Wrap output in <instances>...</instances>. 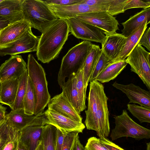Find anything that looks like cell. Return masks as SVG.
Returning a JSON list of instances; mask_svg holds the SVG:
<instances>
[{
    "label": "cell",
    "instance_id": "cell-19",
    "mask_svg": "<svg viewBox=\"0 0 150 150\" xmlns=\"http://www.w3.org/2000/svg\"><path fill=\"white\" fill-rule=\"evenodd\" d=\"M30 28L24 20L10 24L0 31V47L19 39Z\"/></svg>",
    "mask_w": 150,
    "mask_h": 150
},
{
    "label": "cell",
    "instance_id": "cell-39",
    "mask_svg": "<svg viewBox=\"0 0 150 150\" xmlns=\"http://www.w3.org/2000/svg\"><path fill=\"white\" fill-rule=\"evenodd\" d=\"M82 0H47L43 1L48 5L68 6L78 4Z\"/></svg>",
    "mask_w": 150,
    "mask_h": 150
},
{
    "label": "cell",
    "instance_id": "cell-34",
    "mask_svg": "<svg viewBox=\"0 0 150 150\" xmlns=\"http://www.w3.org/2000/svg\"><path fill=\"white\" fill-rule=\"evenodd\" d=\"M83 65L79 69L76 75V83L77 90L82 111L86 108V90L85 89L83 79Z\"/></svg>",
    "mask_w": 150,
    "mask_h": 150
},
{
    "label": "cell",
    "instance_id": "cell-49",
    "mask_svg": "<svg viewBox=\"0 0 150 150\" xmlns=\"http://www.w3.org/2000/svg\"><path fill=\"white\" fill-rule=\"evenodd\" d=\"M146 145V150H150V143H147Z\"/></svg>",
    "mask_w": 150,
    "mask_h": 150
},
{
    "label": "cell",
    "instance_id": "cell-22",
    "mask_svg": "<svg viewBox=\"0 0 150 150\" xmlns=\"http://www.w3.org/2000/svg\"><path fill=\"white\" fill-rule=\"evenodd\" d=\"M150 23V7L143 9L121 24L123 27L122 30V34L127 38L134 33L144 21Z\"/></svg>",
    "mask_w": 150,
    "mask_h": 150
},
{
    "label": "cell",
    "instance_id": "cell-29",
    "mask_svg": "<svg viewBox=\"0 0 150 150\" xmlns=\"http://www.w3.org/2000/svg\"><path fill=\"white\" fill-rule=\"evenodd\" d=\"M19 131L14 128L6 118L0 123V150L10 140L18 137Z\"/></svg>",
    "mask_w": 150,
    "mask_h": 150
},
{
    "label": "cell",
    "instance_id": "cell-3",
    "mask_svg": "<svg viewBox=\"0 0 150 150\" xmlns=\"http://www.w3.org/2000/svg\"><path fill=\"white\" fill-rule=\"evenodd\" d=\"M22 10L23 20L41 33L58 18L43 0H23Z\"/></svg>",
    "mask_w": 150,
    "mask_h": 150
},
{
    "label": "cell",
    "instance_id": "cell-6",
    "mask_svg": "<svg viewBox=\"0 0 150 150\" xmlns=\"http://www.w3.org/2000/svg\"><path fill=\"white\" fill-rule=\"evenodd\" d=\"M150 53L139 44L135 46L125 59L131 71L137 74L150 89Z\"/></svg>",
    "mask_w": 150,
    "mask_h": 150
},
{
    "label": "cell",
    "instance_id": "cell-16",
    "mask_svg": "<svg viewBox=\"0 0 150 150\" xmlns=\"http://www.w3.org/2000/svg\"><path fill=\"white\" fill-rule=\"evenodd\" d=\"M6 118L14 128L19 131L31 125H45L43 113L38 116L28 115L24 112L23 109L11 110L6 115Z\"/></svg>",
    "mask_w": 150,
    "mask_h": 150
},
{
    "label": "cell",
    "instance_id": "cell-10",
    "mask_svg": "<svg viewBox=\"0 0 150 150\" xmlns=\"http://www.w3.org/2000/svg\"><path fill=\"white\" fill-rule=\"evenodd\" d=\"M43 115L44 125H51L64 134L75 131L82 133L85 127L82 122L76 121L51 109H47Z\"/></svg>",
    "mask_w": 150,
    "mask_h": 150
},
{
    "label": "cell",
    "instance_id": "cell-14",
    "mask_svg": "<svg viewBox=\"0 0 150 150\" xmlns=\"http://www.w3.org/2000/svg\"><path fill=\"white\" fill-rule=\"evenodd\" d=\"M112 86L125 93L129 103H137L141 106L150 107V92L133 83L124 85L114 82Z\"/></svg>",
    "mask_w": 150,
    "mask_h": 150
},
{
    "label": "cell",
    "instance_id": "cell-28",
    "mask_svg": "<svg viewBox=\"0 0 150 150\" xmlns=\"http://www.w3.org/2000/svg\"><path fill=\"white\" fill-rule=\"evenodd\" d=\"M129 0H84L83 3L91 6L109 8L114 16L125 11L124 8Z\"/></svg>",
    "mask_w": 150,
    "mask_h": 150
},
{
    "label": "cell",
    "instance_id": "cell-47",
    "mask_svg": "<svg viewBox=\"0 0 150 150\" xmlns=\"http://www.w3.org/2000/svg\"><path fill=\"white\" fill-rule=\"evenodd\" d=\"M15 150H28L26 147L19 140Z\"/></svg>",
    "mask_w": 150,
    "mask_h": 150
},
{
    "label": "cell",
    "instance_id": "cell-21",
    "mask_svg": "<svg viewBox=\"0 0 150 150\" xmlns=\"http://www.w3.org/2000/svg\"><path fill=\"white\" fill-rule=\"evenodd\" d=\"M23 0H3L0 2V16L10 23L23 20L22 4Z\"/></svg>",
    "mask_w": 150,
    "mask_h": 150
},
{
    "label": "cell",
    "instance_id": "cell-40",
    "mask_svg": "<svg viewBox=\"0 0 150 150\" xmlns=\"http://www.w3.org/2000/svg\"><path fill=\"white\" fill-rule=\"evenodd\" d=\"M150 28H146L141 36L138 44L143 46L150 51Z\"/></svg>",
    "mask_w": 150,
    "mask_h": 150
},
{
    "label": "cell",
    "instance_id": "cell-18",
    "mask_svg": "<svg viewBox=\"0 0 150 150\" xmlns=\"http://www.w3.org/2000/svg\"><path fill=\"white\" fill-rule=\"evenodd\" d=\"M127 38L122 34L117 33L106 36L105 39L101 44L102 51L112 62L118 56L125 43Z\"/></svg>",
    "mask_w": 150,
    "mask_h": 150
},
{
    "label": "cell",
    "instance_id": "cell-38",
    "mask_svg": "<svg viewBox=\"0 0 150 150\" xmlns=\"http://www.w3.org/2000/svg\"><path fill=\"white\" fill-rule=\"evenodd\" d=\"M150 7V1L129 0L124 8L125 11L127 9L134 8H142L143 9Z\"/></svg>",
    "mask_w": 150,
    "mask_h": 150
},
{
    "label": "cell",
    "instance_id": "cell-31",
    "mask_svg": "<svg viewBox=\"0 0 150 150\" xmlns=\"http://www.w3.org/2000/svg\"><path fill=\"white\" fill-rule=\"evenodd\" d=\"M57 128L46 124L44 126L42 135L43 150H55Z\"/></svg>",
    "mask_w": 150,
    "mask_h": 150
},
{
    "label": "cell",
    "instance_id": "cell-11",
    "mask_svg": "<svg viewBox=\"0 0 150 150\" xmlns=\"http://www.w3.org/2000/svg\"><path fill=\"white\" fill-rule=\"evenodd\" d=\"M81 1L78 4L68 6L47 5L56 16L60 19H67L75 18L79 15L95 12L106 11L110 14H111L109 8L90 6Z\"/></svg>",
    "mask_w": 150,
    "mask_h": 150
},
{
    "label": "cell",
    "instance_id": "cell-48",
    "mask_svg": "<svg viewBox=\"0 0 150 150\" xmlns=\"http://www.w3.org/2000/svg\"><path fill=\"white\" fill-rule=\"evenodd\" d=\"M35 150H43V145L42 139H41Z\"/></svg>",
    "mask_w": 150,
    "mask_h": 150
},
{
    "label": "cell",
    "instance_id": "cell-30",
    "mask_svg": "<svg viewBox=\"0 0 150 150\" xmlns=\"http://www.w3.org/2000/svg\"><path fill=\"white\" fill-rule=\"evenodd\" d=\"M36 104V98L33 85L28 76L25 93L23 102V109L28 115H34Z\"/></svg>",
    "mask_w": 150,
    "mask_h": 150
},
{
    "label": "cell",
    "instance_id": "cell-1",
    "mask_svg": "<svg viewBox=\"0 0 150 150\" xmlns=\"http://www.w3.org/2000/svg\"><path fill=\"white\" fill-rule=\"evenodd\" d=\"M69 31L67 20L58 18L46 28L39 38L36 55L38 59L48 63L59 56L68 39Z\"/></svg>",
    "mask_w": 150,
    "mask_h": 150
},
{
    "label": "cell",
    "instance_id": "cell-43",
    "mask_svg": "<svg viewBox=\"0 0 150 150\" xmlns=\"http://www.w3.org/2000/svg\"><path fill=\"white\" fill-rule=\"evenodd\" d=\"M19 140V137L8 142L5 145L3 150H15Z\"/></svg>",
    "mask_w": 150,
    "mask_h": 150
},
{
    "label": "cell",
    "instance_id": "cell-50",
    "mask_svg": "<svg viewBox=\"0 0 150 150\" xmlns=\"http://www.w3.org/2000/svg\"><path fill=\"white\" fill-rule=\"evenodd\" d=\"M1 81L0 80V90H1Z\"/></svg>",
    "mask_w": 150,
    "mask_h": 150
},
{
    "label": "cell",
    "instance_id": "cell-35",
    "mask_svg": "<svg viewBox=\"0 0 150 150\" xmlns=\"http://www.w3.org/2000/svg\"><path fill=\"white\" fill-rule=\"evenodd\" d=\"M109 61L102 51L92 71L90 81L96 80L97 77L105 69L109 63Z\"/></svg>",
    "mask_w": 150,
    "mask_h": 150
},
{
    "label": "cell",
    "instance_id": "cell-23",
    "mask_svg": "<svg viewBox=\"0 0 150 150\" xmlns=\"http://www.w3.org/2000/svg\"><path fill=\"white\" fill-rule=\"evenodd\" d=\"M19 79L13 78L1 82L0 103L9 106L11 109L15 100Z\"/></svg>",
    "mask_w": 150,
    "mask_h": 150
},
{
    "label": "cell",
    "instance_id": "cell-32",
    "mask_svg": "<svg viewBox=\"0 0 150 150\" xmlns=\"http://www.w3.org/2000/svg\"><path fill=\"white\" fill-rule=\"evenodd\" d=\"M28 76L27 69L19 79L16 98L11 110L23 109V100L26 92Z\"/></svg>",
    "mask_w": 150,
    "mask_h": 150
},
{
    "label": "cell",
    "instance_id": "cell-51",
    "mask_svg": "<svg viewBox=\"0 0 150 150\" xmlns=\"http://www.w3.org/2000/svg\"><path fill=\"white\" fill-rule=\"evenodd\" d=\"M3 0H0V2H1Z\"/></svg>",
    "mask_w": 150,
    "mask_h": 150
},
{
    "label": "cell",
    "instance_id": "cell-5",
    "mask_svg": "<svg viewBox=\"0 0 150 150\" xmlns=\"http://www.w3.org/2000/svg\"><path fill=\"white\" fill-rule=\"evenodd\" d=\"M114 118L115 126L110 135L112 141L125 137L138 140L150 138V130L135 122L126 110H123L120 115L115 116Z\"/></svg>",
    "mask_w": 150,
    "mask_h": 150
},
{
    "label": "cell",
    "instance_id": "cell-15",
    "mask_svg": "<svg viewBox=\"0 0 150 150\" xmlns=\"http://www.w3.org/2000/svg\"><path fill=\"white\" fill-rule=\"evenodd\" d=\"M108 99L103 90L102 93L99 107L96 116L93 129L96 131L99 138L102 137L107 138L110 133L109 113L107 103Z\"/></svg>",
    "mask_w": 150,
    "mask_h": 150
},
{
    "label": "cell",
    "instance_id": "cell-46",
    "mask_svg": "<svg viewBox=\"0 0 150 150\" xmlns=\"http://www.w3.org/2000/svg\"><path fill=\"white\" fill-rule=\"evenodd\" d=\"M74 150H84V147L81 143L79 136L76 139Z\"/></svg>",
    "mask_w": 150,
    "mask_h": 150
},
{
    "label": "cell",
    "instance_id": "cell-17",
    "mask_svg": "<svg viewBox=\"0 0 150 150\" xmlns=\"http://www.w3.org/2000/svg\"><path fill=\"white\" fill-rule=\"evenodd\" d=\"M47 105L48 109L76 121L82 122V117L62 92L50 99Z\"/></svg>",
    "mask_w": 150,
    "mask_h": 150
},
{
    "label": "cell",
    "instance_id": "cell-52",
    "mask_svg": "<svg viewBox=\"0 0 150 150\" xmlns=\"http://www.w3.org/2000/svg\"></svg>",
    "mask_w": 150,
    "mask_h": 150
},
{
    "label": "cell",
    "instance_id": "cell-36",
    "mask_svg": "<svg viewBox=\"0 0 150 150\" xmlns=\"http://www.w3.org/2000/svg\"><path fill=\"white\" fill-rule=\"evenodd\" d=\"M79 133L75 131L66 134L61 150H74Z\"/></svg>",
    "mask_w": 150,
    "mask_h": 150
},
{
    "label": "cell",
    "instance_id": "cell-12",
    "mask_svg": "<svg viewBox=\"0 0 150 150\" xmlns=\"http://www.w3.org/2000/svg\"><path fill=\"white\" fill-rule=\"evenodd\" d=\"M90 82L88 108L85 111L86 117L84 123L87 129L93 130L104 87L102 83L96 80Z\"/></svg>",
    "mask_w": 150,
    "mask_h": 150
},
{
    "label": "cell",
    "instance_id": "cell-41",
    "mask_svg": "<svg viewBox=\"0 0 150 150\" xmlns=\"http://www.w3.org/2000/svg\"><path fill=\"white\" fill-rule=\"evenodd\" d=\"M99 138L101 142L108 150H125L107 138L101 137Z\"/></svg>",
    "mask_w": 150,
    "mask_h": 150
},
{
    "label": "cell",
    "instance_id": "cell-37",
    "mask_svg": "<svg viewBox=\"0 0 150 150\" xmlns=\"http://www.w3.org/2000/svg\"><path fill=\"white\" fill-rule=\"evenodd\" d=\"M84 147V150H108L100 141V139L93 137L89 138Z\"/></svg>",
    "mask_w": 150,
    "mask_h": 150
},
{
    "label": "cell",
    "instance_id": "cell-44",
    "mask_svg": "<svg viewBox=\"0 0 150 150\" xmlns=\"http://www.w3.org/2000/svg\"><path fill=\"white\" fill-rule=\"evenodd\" d=\"M7 108L0 104V123L6 118Z\"/></svg>",
    "mask_w": 150,
    "mask_h": 150
},
{
    "label": "cell",
    "instance_id": "cell-9",
    "mask_svg": "<svg viewBox=\"0 0 150 150\" xmlns=\"http://www.w3.org/2000/svg\"><path fill=\"white\" fill-rule=\"evenodd\" d=\"M69 32L76 38L102 44L106 35L100 28L75 18L67 19Z\"/></svg>",
    "mask_w": 150,
    "mask_h": 150
},
{
    "label": "cell",
    "instance_id": "cell-27",
    "mask_svg": "<svg viewBox=\"0 0 150 150\" xmlns=\"http://www.w3.org/2000/svg\"><path fill=\"white\" fill-rule=\"evenodd\" d=\"M127 64L125 60L109 62L108 65L98 76L96 80L103 83L113 80L125 68Z\"/></svg>",
    "mask_w": 150,
    "mask_h": 150
},
{
    "label": "cell",
    "instance_id": "cell-7",
    "mask_svg": "<svg viewBox=\"0 0 150 150\" xmlns=\"http://www.w3.org/2000/svg\"><path fill=\"white\" fill-rule=\"evenodd\" d=\"M31 28L17 40L0 47V56L36 51L39 38L33 34Z\"/></svg>",
    "mask_w": 150,
    "mask_h": 150
},
{
    "label": "cell",
    "instance_id": "cell-33",
    "mask_svg": "<svg viewBox=\"0 0 150 150\" xmlns=\"http://www.w3.org/2000/svg\"><path fill=\"white\" fill-rule=\"evenodd\" d=\"M127 109L141 123L150 122V107L129 103L127 105Z\"/></svg>",
    "mask_w": 150,
    "mask_h": 150
},
{
    "label": "cell",
    "instance_id": "cell-42",
    "mask_svg": "<svg viewBox=\"0 0 150 150\" xmlns=\"http://www.w3.org/2000/svg\"><path fill=\"white\" fill-rule=\"evenodd\" d=\"M65 134H63L59 130L57 129L55 150H62Z\"/></svg>",
    "mask_w": 150,
    "mask_h": 150
},
{
    "label": "cell",
    "instance_id": "cell-2",
    "mask_svg": "<svg viewBox=\"0 0 150 150\" xmlns=\"http://www.w3.org/2000/svg\"><path fill=\"white\" fill-rule=\"evenodd\" d=\"M27 69L35 95L36 104L34 115H40L44 112L45 108L50 99L46 74L42 66L31 54L28 57Z\"/></svg>",
    "mask_w": 150,
    "mask_h": 150
},
{
    "label": "cell",
    "instance_id": "cell-13",
    "mask_svg": "<svg viewBox=\"0 0 150 150\" xmlns=\"http://www.w3.org/2000/svg\"><path fill=\"white\" fill-rule=\"evenodd\" d=\"M27 69V64L21 55H11L0 67V80L19 79Z\"/></svg>",
    "mask_w": 150,
    "mask_h": 150
},
{
    "label": "cell",
    "instance_id": "cell-20",
    "mask_svg": "<svg viewBox=\"0 0 150 150\" xmlns=\"http://www.w3.org/2000/svg\"><path fill=\"white\" fill-rule=\"evenodd\" d=\"M44 125H31L19 131V141L28 150H35L40 142Z\"/></svg>",
    "mask_w": 150,
    "mask_h": 150
},
{
    "label": "cell",
    "instance_id": "cell-45",
    "mask_svg": "<svg viewBox=\"0 0 150 150\" xmlns=\"http://www.w3.org/2000/svg\"><path fill=\"white\" fill-rule=\"evenodd\" d=\"M10 24L9 21L0 16V30Z\"/></svg>",
    "mask_w": 150,
    "mask_h": 150
},
{
    "label": "cell",
    "instance_id": "cell-4",
    "mask_svg": "<svg viewBox=\"0 0 150 150\" xmlns=\"http://www.w3.org/2000/svg\"><path fill=\"white\" fill-rule=\"evenodd\" d=\"M93 44L83 41L71 48L63 57L57 76V81L61 88L68 78L76 73L83 65L92 49Z\"/></svg>",
    "mask_w": 150,
    "mask_h": 150
},
{
    "label": "cell",
    "instance_id": "cell-26",
    "mask_svg": "<svg viewBox=\"0 0 150 150\" xmlns=\"http://www.w3.org/2000/svg\"><path fill=\"white\" fill-rule=\"evenodd\" d=\"M101 52V49L99 46L93 44L83 64V79L84 87L86 90L92 71Z\"/></svg>",
    "mask_w": 150,
    "mask_h": 150
},
{
    "label": "cell",
    "instance_id": "cell-24",
    "mask_svg": "<svg viewBox=\"0 0 150 150\" xmlns=\"http://www.w3.org/2000/svg\"><path fill=\"white\" fill-rule=\"evenodd\" d=\"M148 24L149 23L147 21H144L134 33L127 38L125 43L120 53L116 58L112 62L123 61L126 59L138 43L140 37L147 28Z\"/></svg>",
    "mask_w": 150,
    "mask_h": 150
},
{
    "label": "cell",
    "instance_id": "cell-8",
    "mask_svg": "<svg viewBox=\"0 0 150 150\" xmlns=\"http://www.w3.org/2000/svg\"><path fill=\"white\" fill-rule=\"evenodd\" d=\"M75 18L100 28L106 36L115 33L119 30L117 21L106 11L84 13L78 15Z\"/></svg>",
    "mask_w": 150,
    "mask_h": 150
},
{
    "label": "cell",
    "instance_id": "cell-25",
    "mask_svg": "<svg viewBox=\"0 0 150 150\" xmlns=\"http://www.w3.org/2000/svg\"><path fill=\"white\" fill-rule=\"evenodd\" d=\"M76 73L71 75L61 88L63 95L79 114L82 112L76 83Z\"/></svg>",
    "mask_w": 150,
    "mask_h": 150
}]
</instances>
